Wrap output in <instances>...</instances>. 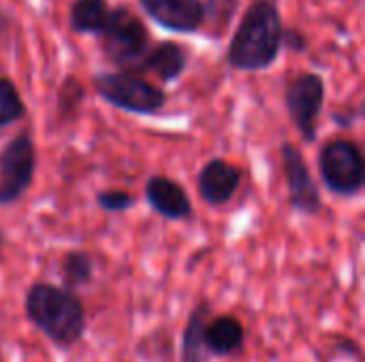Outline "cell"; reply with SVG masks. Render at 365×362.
Here are the masks:
<instances>
[{"instance_id":"obj_1","label":"cell","mask_w":365,"mask_h":362,"mask_svg":"<svg viewBox=\"0 0 365 362\" xmlns=\"http://www.w3.org/2000/svg\"><path fill=\"white\" fill-rule=\"evenodd\" d=\"M282 17L272 0H255L227 49V64L235 70H263L269 68L282 51Z\"/></svg>"},{"instance_id":"obj_2","label":"cell","mask_w":365,"mask_h":362,"mask_svg":"<svg viewBox=\"0 0 365 362\" xmlns=\"http://www.w3.org/2000/svg\"><path fill=\"white\" fill-rule=\"evenodd\" d=\"M28 320L58 348L68 350L86 331V314L81 301L64 288L51 284H34L26 294Z\"/></svg>"},{"instance_id":"obj_3","label":"cell","mask_w":365,"mask_h":362,"mask_svg":"<svg viewBox=\"0 0 365 362\" xmlns=\"http://www.w3.org/2000/svg\"><path fill=\"white\" fill-rule=\"evenodd\" d=\"M96 36L105 58L128 73L137 68V64L150 49L148 26L137 13H133L124 4H118L109 11L107 23Z\"/></svg>"},{"instance_id":"obj_4","label":"cell","mask_w":365,"mask_h":362,"mask_svg":"<svg viewBox=\"0 0 365 362\" xmlns=\"http://www.w3.org/2000/svg\"><path fill=\"white\" fill-rule=\"evenodd\" d=\"M96 94L115 109L137 113V115H152L160 111L167 102V94L163 87L154 85L145 77L128 70L118 73H98L92 79Z\"/></svg>"},{"instance_id":"obj_5","label":"cell","mask_w":365,"mask_h":362,"mask_svg":"<svg viewBox=\"0 0 365 362\" xmlns=\"http://www.w3.org/2000/svg\"><path fill=\"white\" fill-rule=\"evenodd\" d=\"M321 175L325 186L340 194L353 196L357 194L365 183L364 154L359 145L349 139H331L321 149Z\"/></svg>"},{"instance_id":"obj_6","label":"cell","mask_w":365,"mask_h":362,"mask_svg":"<svg viewBox=\"0 0 365 362\" xmlns=\"http://www.w3.org/2000/svg\"><path fill=\"white\" fill-rule=\"evenodd\" d=\"M287 109L291 122L302 132L304 141H314L319 132V115L325 102V81L317 73H299L287 85Z\"/></svg>"},{"instance_id":"obj_7","label":"cell","mask_w":365,"mask_h":362,"mask_svg":"<svg viewBox=\"0 0 365 362\" xmlns=\"http://www.w3.org/2000/svg\"><path fill=\"white\" fill-rule=\"evenodd\" d=\"M36 151L30 137L11 139L0 151V205H11L26 194L32 183Z\"/></svg>"},{"instance_id":"obj_8","label":"cell","mask_w":365,"mask_h":362,"mask_svg":"<svg viewBox=\"0 0 365 362\" xmlns=\"http://www.w3.org/2000/svg\"><path fill=\"white\" fill-rule=\"evenodd\" d=\"M282 166H284V175H287V183H289L291 207L302 213H308V215L319 213V209H321L319 186L312 179L302 151L291 143L282 145Z\"/></svg>"},{"instance_id":"obj_9","label":"cell","mask_w":365,"mask_h":362,"mask_svg":"<svg viewBox=\"0 0 365 362\" xmlns=\"http://www.w3.org/2000/svg\"><path fill=\"white\" fill-rule=\"evenodd\" d=\"M141 9L165 30L192 34L205 23L203 0H139Z\"/></svg>"},{"instance_id":"obj_10","label":"cell","mask_w":365,"mask_h":362,"mask_svg":"<svg viewBox=\"0 0 365 362\" xmlns=\"http://www.w3.org/2000/svg\"><path fill=\"white\" fill-rule=\"evenodd\" d=\"M188 49L182 47L175 41H160L154 47L148 49V53L143 55V60L137 64V68L133 73L141 75V73H152L156 75L160 81L169 83L175 81L188 66Z\"/></svg>"},{"instance_id":"obj_11","label":"cell","mask_w":365,"mask_h":362,"mask_svg":"<svg viewBox=\"0 0 365 362\" xmlns=\"http://www.w3.org/2000/svg\"><path fill=\"white\" fill-rule=\"evenodd\" d=\"M242 175L240 171L229 164L227 160H210L201 173H199V192L203 196L205 203L218 207L229 203V198L235 194V190L240 188Z\"/></svg>"},{"instance_id":"obj_12","label":"cell","mask_w":365,"mask_h":362,"mask_svg":"<svg viewBox=\"0 0 365 362\" xmlns=\"http://www.w3.org/2000/svg\"><path fill=\"white\" fill-rule=\"evenodd\" d=\"M145 198L156 213L167 220H188L192 205L180 183L167 177H152L145 186Z\"/></svg>"},{"instance_id":"obj_13","label":"cell","mask_w":365,"mask_h":362,"mask_svg":"<svg viewBox=\"0 0 365 362\" xmlns=\"http://www.w3.org/2000/svg\"><path fill=\"white\" fill-rule=\"evenodd\" d=\"M244 337V326L233 316H220L205 326V348L216 356H229L242 350Z\"/></svg>"},{"instance_id":"obj_14","label":"cell","mask_w":365,"mask_h":362,"mask_svg":"<svg viewBox=\"0 0 365 362\" xmlns=\"http://www.w3.org/2000/svg\"><path fill=\"white\" fill-rule=\"evenodd\" d=\"M107 0H73L68 11L71 30L77 34H98L109 17Z\"/></svg>"},{"instance_id":"obj_15","label":"cell","mask_w":365,"mask_h":362,"mask_svg":"<svg viewBox=\"0 0 365 362\" xmlns=\"http://www.w3.org/2000/svg\"><path fill=\"white\" fill-rule=\"evenodd\" d=\"M210 318V307L205 303L197 305L190 314V320L184 331L182 344V362H207V348H205V326Z\"/></svg>"},{"instance_id":"obj_16","label":"cell","mask_w":365,"mask_h":362,"mask_svg":"<svg viewBox=\"0 0 365 362\" xmlns=\"http://www.w3.org/2000/svg\"><path fill=\"white\" fill-rule=\"evenodd\" d=\"M26 113V105L9 77H0V128L15 124Z\"/></svg>"},{"instance_id":"obj_17","label":"cell","mask_w":365,"mask_h":362,"mask_svg":"<svg viewBox=\"0 0 365 362\" xmlns=\"http://www.w3.org/2000/svg\"><path fill=\"white\" fill-rule=\"evenodd\" d=\"M94 265L92 258L83 252H68L62 262V277L71 288H81L92 282Z\"/></svg>"},{"instance_id":"obj_18","label":"cell","mask_w":365,"mask_h":362,"mask_svg":"<svg viewBox=\"0 0 365 362\" xmlns=\"http://www.w3.org/2000/svg\"><path fill=\"white\" fill-rule=\"evenodd\" d=\"M98 207H103L105 211H126L133 207L135 198L122 190H105L96 196Z\"/></svg>"},{"instance_id":"obj_19","label":"cell","mask_w":365,"mask_h":362,"mask_svg":"<svg viewBox=\"0 0 365 362\" xmlns=\"http://www.w3.org/2000/svg\"><path fill=\"white\" fill-rule=\"evenodd\" d=\"M289 47L291 51H304L308 47V38L297 28H284L282 30V49Z\"/></svg>"},{"instance_id":"obj_20","label":"cell","mask_w":365,"mask_h":362,"mask_svg":"<svg viewBox=\"0 0 365 362\" xmlns=\"http://www.w3.org/2000/svg\"><path fill=\"white\" fill-rule=\"evenodd\" d=\"M4 30H6V15L0 11V34H2Z\"/></svg>"},{"instance_id":"obj_21","label":"cell","mask_w":365,"mask_h":362,"mask_svg":"<svg viewBox=\"0 0 365 362\" xmlns=\"http://www.w3.org/2000/svg\"><path fill=\"white\" fill-rule=\"evenodd\" d=\"M2 245H4V235H2V230H0V250H2Z\"/></svg>"}]
</instances>
